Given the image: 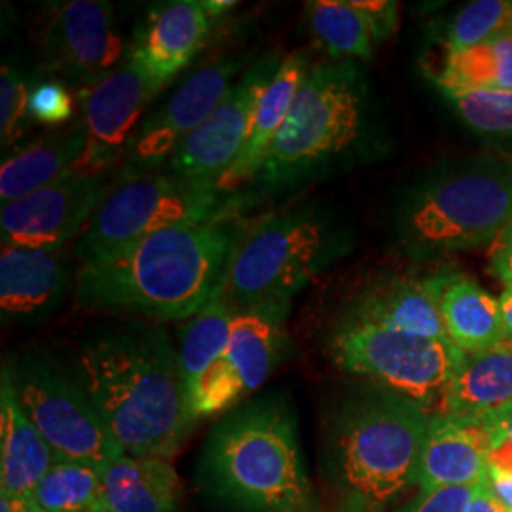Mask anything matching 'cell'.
<instances>
[{"instance_id": "9a60e30c", "label": "cell", "mask_w": 512, "mask_h": 512, "mask_svg": "<svg viewBox=\"0 0 512 512\" xmlns=\"http://www.w3.org/2000/svg\"><path fill=\"white\" fill-rule=\"evenodd\" d=\"M105 175H71L0 207L2 245L61 251L78 239L109 194Z\"/></svg>"}, {"instance_id": "ffe728a7", "label": "cell", "mask_w": 512, "mask_h": 512, "mask_svg": "<svg viewBox=\"0 0 512 512\" xmlns=\"http://www.w3.org/2000/svg\"><path fill=\"white\" fill-rule=\"evenodd\" d=\"M346 319L450 342L440 319L435 277L374 283L355 300Z\"/></svg>"}, {"instance_id": "8fae6325", "label": "cell", "mask_w": 512, "mask_h": 512, "mask_svg": "<svg viewBox=\"0 0 512 512\" xmlns=\"http://www.w3.org/2000/svg\"><path fill=\"white\" fill-rule=\"evenodd\" d=\"M289 313L291 300H266L236 311L228 346L188 403L196 423L238 408L268 380L287 344Z\"/></svg>"}, {"instance_id": "8d00e7d4", "label": "cell", "mask_w": 512, "mask_h": 512, "mask_svg": "<svg viewBox=\"0 0 512 512\" xmlns=\"http://www.w3.org/2000/svg\"><path fill=\"white\" fill-rule=\"evenodd\" d=\"M492 270L507 287H512V224L497 239L492 253Z\"/></svg>"}, {"instance_id": "4fadbf2b", "label": "cell", "mask_w": 512, "mask_h": 512, "mask_svg": "<svg viewBox=\"0 0 512 512\" xmlns=\"http://www.w3.org/2000/svg\"><path fill=\"white\" fill-rule=\"evenodd\" d=\"M283 57H260L234 82L217 109L169 160L171 173L188 179L219 181L236 162L253 126L256 107L274 80Z\"/></svg>"}, {"instance_id": "f35d334b", "label": "cell", "mask_w": 512, "mask_h": 512, "mask_svg": "<svg viewBox=\"0 0 512 512\" xmlns=\"http://www.w3.org/2000/svg\"><path fill=\"white\" fill-rule=\"evenodd\" d=\"M480 421L486 429L503 433L505 437L512 440V404L486 412L484 416H480Z\"/></svg>"}, {"instance_id": "1f68e13d", "label": "cell", "mask_w": 512, "mask_h": 512, "mask_svg": "<svg viewBox=\"0 0 512 512\" xmlns=\"http://www.w3.org/2000/svg\"><path fill=\"white\" fill-rule=\"evenodd\" d=\"M459 116L480 133L512 135V90L446 93Z\"/></svg>"}, {"instance_id": "7402d4cb", "label": "cell", "mask_w": 512, "mask_h": 512, "mask_svg": "<svg viewBox=\"0 0 512 512\" xmlns=\"http://www.w3.org/2000/svg\"><path fill=\"white\" fill-rule=\"evenodd\" d=\"M86 154L82 124L57 131L21 148L0 167V202H16L42 188L78 175Z\"/></svg>"}, {"instance_id": "277c9868", "label": "cell", "mask_w": 512, "mask_h": 512, "mask_svg": "<svg viewBox=\"0 0 512 512\" xmlns=\"http://www.w3.org/2000/svg\"><path fill=\"white\" fill-rule=\"evenodd\" d=\"M370 95L355 61L313 63L251 186L285 194L327 175L365 139Z\"/></svg>"}, {"instance_id": "5b68a950", "label": "cell", "mask_w": 512, "mask_h": 512, "mask_svg": "<svg viewBox=\"0 0 512 512\" xmlns=\"http://www.w3.org/2000/svg\"><path fill=\"white\" fill-rule=\"evenodd\" d=\"M431 412L385 387L342 404L332 418L338 482L353 512H376L416 484Z\"/></svg>"}, {"instance_id": "83f0119b", "label": "cell", "mask_w": 512, "mask_h": 512, "mask_svg": "<svg viewBox=\"0 0 512 512\" xmlns=\"http://www.w3.org/2000/svg\"><path fill=\"white\" fill-rule=\"evenodd\" d=\"M435 80L444 93L512 90V31L446 55Z\"/></svg>"}, {"instance_id": "ac0fdd59", "label": "cell", "mask_w": 512, "mask_h": 512, "mask_svg": "<svg viewBox=\"0 0 512 512\" xmlns=\"http://www.w3.org/2000/svg\"><path fill=\"white\" fill-rule=\"evenodd\" d=\"M488 450V433L480 418L431 414L416 476L420 492L484 484L490 469Z\"/></svg>"}, {"instance_id": "9c48e42d", "label": "cell", "mask_w": 512, "mask_h": 512, "mask_svg": "<svg viewBox=\"0 0 512 512\" xmlns=\"http://www.w3.org/2000/svg\"><path fill=\"white\" fill-rule=\"evenodd\" d=\"M329 355L338 368L368 378L427 410L440 404L465 359V351L452 342L420 338L346 317L330 336Z\"/></svg>"}, {"instance_id": "4dcf8cb0", "label": "cell", "mask_w": 512, "mask_h": 512, "mask_svg": "<svg viewBox=\"0 0 512 512\" xmlns=\"http://www.w3.org/2000/svg\"><path fill=\"white\" fill-rule=\"evenodd\" d=\"M509 31H512V2L476 0L467 4L452 21L444 38V57L461 54Z\"/></svg>"}, {"instance_id": "d590c367", "label": "cell", "mask_w": 512, "mask_h": 512, "mask_svg": "<svg viewBox=\"0 0 512 512\" xmlns=\"http://www.w3.org/2000/svg\"><path fill=\"white\" fill-rule=\"evenodd\" d=\"M353 8L363 19L376 42L391 37L399 25V4L391 0H353Z\"/></svg>"}, {"instance_id": "f1b7e54d", "label": "cell", "mask_w": 512, "mask_h": 512, "mask_svg": "<svg viewBox=\"0 0 512 512\" xmlns=\"http://www.w3.org/2000/svg\"><path fill=\"white\" fill-rule=\"evenodd\" d=\"M304 8L311 33L332 59L368 61L372 57L376 40L351 2L313 0L306 2Z\"/></svg>"}, {"instance_id": "f546056e", "label": "cell", "mask_w": 512, "mask_h": 512, "mask_svg": "<svg viewBox=\"0 0 512 512\" xmlns=\"http://www.w3.org/2000/svg\"><path fill=\"white\" fill-rule=\"evenodd\" d=\"M31 497L42 512H105L101 467L55 461Z\"/></svg>"}, {"instance_id": "52a82bcc", "label": "cell", "mask_w": 512, "mask_h": 512, "mask_svg": "<svg viewBox=\"0 0 512 512\" xmlns=\"http://www.w3.org/2000/svg\"><path fill=\"white\" fill-rule=\"evenodd\" d=\"M238 194H226L217 181L188 179L177 173L131 175L110 188L74 253L82 264L114 255L169 228L232 217Z\"/></svg>"}, {"instance_id": "8992f818", "label": "cell", "mask_w": 512, "mask_h": 512, "mask_svg": "<svg viewBox=\"0 0 512 512\" xmlns=\"http://www.w3.org/2000/svg\"><path fill=\"white\" fill-rule=\"evenodd\" d=\"M348 247V234L319 207L268 215L239 230L219 294L236 311L266 300H293Z\"/></svg>"}, {"instance_id": "44dd1931", "label": "cell", "mask_w": 512, "mask_h": 512, "mask_svg": "<svg viewBox=\"0 0 512 512\" xmlns=\"http://www.w3.org/2000/svg\"><path fill=\"white\" fill-rule=\"evenodd\" d=\"M310 65V57L304 52H293L283 57L279 71L256 107L253 126L236 162L230 165V169L217 181L222 192L238 194V190L243 186L255 181L266 154L270 152L275 137L279 135L289 116L294 95L298 92Z\"/></svg>"}, {"instance_id": "4316f807", "label": "cell", "mask_w": 512, "mask_h": 512, "mask_svg": "<svg viewBox=\"0 0 512 512\" xmlns=\"http://www.w3.org/2000/svg\"><path fill=\"white\" fill-rule=\"evenodd\" d=\"M234 315L236 310L217 294L202 311H198L184 325L181 344L177 351L186 403H190L203 376L222 357L230 340Z\"/></svg>"}, {"instance_id": "ab89813d", "label": "cell", "mask_w": 512, "mask_h": 512, "mask_svg": "<svg viewBox=\"0 0 512 512\" xmlns=\"http://www.w3.org/2000/svg\"><path fill=\"white\" fill-rule=\"evenodd\" d=\"M0 512H42L31 495H16L0 490Z\"/></svg>"}, {"instance_id": "5bb4252c", "label": "cell", "mask_w": 512, "mask_h": 512, "mask_svg": "<svg viewBox=\"0 0 512 512\" xmlns=\"http://www.w3.org/2000/svg\"><path fill=\"white\" fill-rule=\"evenodd\" d=\"M243 59H219L190 74L164 105L150 112L126 154V177L145 175L169 162L184 141L202 126L234 86Z\"/></svg>"}, {"instance_id": "d6a6232c", "label": "cell", "mask_w": 512, "mask_h": 512, "mask_svg": "<svg viewBox=\"0 0 512 512\" xmlns=\"http://www.w3.org/2000/svg\"><path fill=\"white\" fill-rule=\"evenodd\" d=\"M31 80L12 63H4L0 71V145L14 147L31 122L29 97Z\"/></svg>"}, {"instance_id": "d6986e66", "label": "cell", "mask_w": 512, "mask_h": 512, "mask_svg": "<svg viewBox=\"0 0 512 512\" xmlns=\"http://www.w3.org/2000/svg\"><path fill=\"white\" fill-rule=\"evenodd\" d=\"M61 251L2 245L0 310L6 321H35L54 311L71 289Z\"/></svg>"}, {"instance_id": "ba28073f", "label": "cell", "mask_w": 512, "mask_h": 512, "mask_svg": "<svg viewBox=\"0 0 512 512\" xmlns=\"http://www.w3.org/2000/svg\"><path fill=\"white\" fill-rule=\"evenodd\" d=\"M512 224V165L486 164L427 184L404 205L399 232L416 256L486 245Z\"/></svg>"}, {"instance_id": "836d02e7", "label": "cell", "mask_w": 512, "mask_h": 512, "mask_svg": "<svg viewBox=\"0 0 512 512\" xmlns=\"http://www.w3.org/2000/svg\"><path fill=\"white\" fill-rule=\"evenodd\" d=\"M74 112L73 95L61 80H44L31 88L29 116L44 126H59L71 120Z\"/></svg>"}, {"instance_id": "b9f144b4", "label": "cell", "mask_w": 512, "mask_h": 512, "mask_svg": "<svg viewBox=\"0 0 512 512\" xmlns=\"http://www.w3.org/2000/svg\"><path fill=\"white\" fill-rule=\"evenodd\" d=\"M499 308H501V317H503V325H505V332H507V340L512 342V287H507L499 296Z\"/></svg>"}, {"instance_id": "d4e9b609", "label": "cell", "mask_w": 512, "mask_h": 512, "mask_svg": "<svg viewBox=\"0 0 512 512\" xmlns=\"http://www.w3.org/2000/svg\"><path fill=\"white\" fill-rule=\"evenodd\" d=\"M105 512H177L181 480L171 461L118 456L101 467Z\"/></svg>"}, {"instance_id": "3957f363", "label": "cell", "mask_w": 512, "mask_h": 512, "mask_svg": "<svg viewBox=\"0 0 512 512\" xmlns=\"http://www.w3.org/2000/svg\"><path fill=\"white\" fill-rule=\"evenodd\" d=\"M203 480L241 512H313L291 404L279 395L230 410L203 446Z\"/></svg>"}, {"instance_id": "7bdbcfd3", "label": "cell", "mask_w": 512, "mask_h": 512, "mask_svg": "<svg viewBox=\"0 0 512 512\" xmlns=\"http://www.w3.org/2000/svg\"><path fill=\"white\" fill-rule=\"evenodd\" d=\"M202 4L205 12L213 19L226 14L232 8H236V2H232V0H202Z\"/></svg>"}, {"instance_id": "e575fe53", "label": "cell", "mask_w": 512, "mask_h": 512, "mask_svg": "<svg viewBox=\"0 0 512 512\" xmlns=\"http://www.w3.org/2000/svg\"><path fill=\"white\" fill-rule=\"evenodd\" d=\"M482 486V484H480ZM480 486L440 488L435 492H420L397 512H467Z\"/></svg>"}, {"instance_id": "7c38bea8", "label": "cell", "mask_w": 512, "mask_h": 512, "mask_svg": "<svg viewBox=\"0 0 512 512\" xmlns=\"http://www.w3.org/2000/svg\"><path fill=\"white\" fill-rule=\"evenodd\" d=\"M42 55L52 73L86 92L126 59L124 38L109 2L69 0L54 6L40 35Z\"/></svg>"}, {"instance_id": "cb8c5ba5", "label": "cell", "mask_w": 512, "mask_h": 512, "mask_svg": "<svg viewBox=\"0 0 512 512\" xmlns=\"http://www.w3.org/2000/svg\"><path fill=\"white\" fill-rule=\"evenodd\" d=\"M54 452L21 410L10 378H0V490L31 495L52 469Z\"/></svg>"}, {"instance_id": "60d3db41", "label": "cell", "mask_w": 512, "mask_h": 512, "mask_svg": "<svg viewBox=\"0 0 512 512\" xmlns=\"http://www.w3.org/2000/svg\"><path fill=\"white\" fill-rule=\"evenodd\" d=\"M467 512H509L499 501H495L494 495L490 494L486 482L478 488Z\"/></svg>"}, {"instance_id": "603a6c76", "label": "cell", "mask_w": 512, "mask_h": 512, "mask_svg": "<svg viewBox=\"0 0 512 512\" xmlns=\"http://www.w3.org/2000/svg\"><path fill=\"white\" fill-rule=\"evenodd\" d=\"M440 319L450 342L465 353L507 340L499 298L463 274L435 275Z\"/></svg>"}, {"instance_id": "484cf974", "label": "cell", "mask_w": 512, "mask_h": 512, "mask_svg": "<svg viewBox=\"0 0 512 512\" xmlns=\"http://www.w3.org/2000/svg\"><path fill=\"white\" fill-rule=\"evenodd\" d=\"M507 404H512L511 340L465 353L454 380L442 395L437 412L480 418Z\"/></svg>"}, {"instance_id": "2e32d148", "label": "cell", "mask_w": 512, "mask_h": 512, "mask_svg": "<svg viewBox=\"0 0 512 512\" xmlns=\"http://www.w3.org/2000/svg\"><path fill=\"white\" fill-rule=\"evenodd\" d=\"M160 88L126 55L122 65L82 97V128L86 154L82 175H105L126 160L129 145L143 124V114Z\"/></svg>"}, {"instance_id": "30bf717a", "label": "cell", "mask_w": 512, "mask_h": 512, "mask_svg": "<svg viewBox=\"0 0 512 512\" xmlns=\"http://www.w3.org/2000/svg\"><path fill=\"white\" fill-rule=\"evenodd\" d=\"M4 370L21 410L46 440L55 461L103 467L124 454L73 376L38 355L16 357Z\"/></svg>"}, {"instance_id": "6da1fadb", "label": "cell", "mask_w": 512, "mask_h": 512, "mask_svg": "<svg viewBox=\"0 0 512 512\" xmlns=\"http://www.w3.org/2000/svg\"><path fill=\"white\" fill-rule=\"evenodd\" d=\"M74 380L126 456H177L196 421L184 395L179 351L160 325L131 321L80 349Z\"/></svg>"}, {"instance_id": "7a4b0ae2", "label": "cell", "mask_w": 512, "mask_h": 512, "mask_svg": "<svg viewBox=\"0 0 512 512\" xmlns=\"http://www.w3.org/2000/svg\"><path fill=\"white\" fill-rule=\"evenodd\" d=\"M238 232L232 215L152 234L80 264L74 300L82 308L128 311L152 321L192 319L220 293Z\"/></svg>"}, {"instance_id": "74e56055", "label": "cell", "mask_w": 512, "mask_h": 512, "mask_svg": "<svg viewBox=\"0 0 512 512\" xmlns=\"http://www.w3.org/2000/svg\"><path fill=\"white\" fill-rule=\"evenodd\" d=\"M486 486L490 494L494 495L495 501H499L507 511L512 512V473H495L488 471V480Z\"/></svg>"}, {"instance_id": "e0dca14e", "label": "cell", "mask_w": 512, "mask_h": 512, "mask_svg": "<svg viewBox=\"0 0 512 512\" xmlns=\"http://www.w3.org/2000/svg\"><path fill=\"white\" fill-rule=\"evenodd\" d=\"M213 21L198 0L160 4L148 14L129 55L162 90L200 54L213 31Z\"/></svg>"}]
</instances>
